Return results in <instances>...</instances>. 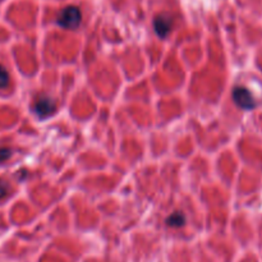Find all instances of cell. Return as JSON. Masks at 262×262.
<instances>
[{
    "label": "cell",
    "instance_id": "5",
    "mask_svg": "<svg viewBox=\"0 0 262 262\" xmlns=\"http://www.w3.org/2000/svg\"><path fill=\"white\" fill-rule=\"evenodd\" d=\"M166 224L171 228H181L186 224V217L183 212H174L166 219Z\"/></svg>",
    "mask_w": 262,
    "mask_h": 262
},
{
    "label": "cell",
    "instance_id": "6",
    "mask_svg": "<svg viewBox=\"0 0 262 262\" xmlns=\"http://www.w3.org/2000/svg\"><path fill=\"white\" fill-rule=\"evenodd\" d=\"M8 83H9V74L4 67L0 66V89L7 87Z\"/></svg>",
    "mask_w": 262,
    "mask_h": 262
},
{
    "label": "cell",
    "instance_id": "3",
    "mask_svg": "<svg viewBox=\"0 0 262 262\" xmlns=\"http://www.w3.org/2000/svg\"><path fill=\"white\" fill-rule=\"evenodd\" d=\"M56 104L51 97L46 96V95H40L35 102V112L38 117L46 118L50 117L55 113Z\"/></svg>",
    "mask_w": 262,
    "mask_h": 262
},
{
    "label": "cell",
    "instance_id": "8",
    "mask_svg": "<svg viewBox=\"0 0 262 262\" xmlns=\"http://www.w3.org/2000/svg\"><path fill=\"white\" fill-rule=\"evenodd\" d=\"M7 193H8L7 184H4V183H2V182H0V200L4 199V197L7 196Z\"/></svg>",
    "mask_w": 262,
    "mask_h": 262
},
{
    "label": "cell",
    "instance_id": "7",
    "mask_svg": "<svg viewBox=\"0 0 262 262\" xmlns=\"http://www.w3.org/2000/svg\"><path fill=\"white\" fill-rule=\"evenodd\" d=\"M10 155H12V151H10L9 148L7 147L0 148V163H2V161H5L7 159H9Z\"/></svg>",
    "mask_w": 262,
    "mask_h": 262
},
{
    "label": "cell",
    "instance_id": "4",
    "mask_svg": "<svg viewBox=\"0 0 262 262\" xmlns=\"http://www.w3.org/2000/svg\"><path fill=\"white\" fill-rule=\"evenodd\" d=\"M154 28L160 37H166L171 30V18L165 14L158 15L154 20Z\"/></svg>",
    "mask_w": 262,
    "mask_h": 262
},
{
    "label": "cell",
    "instance_id": "1",
    "mask_svg": "<svg viewBox=\"0 0 262 262\" xmlns=\"http://www.w3.org/2000/svg\"><path fill=\"white\" fill-rule=\"evenodd\" d=\"M82 20V13L79 10V8L71 5V7H67L59 13L58 15V25L60 27L67 28V30H76L79 25H81Z\"/></svg>",
    "mask_w": 262,
    "mask_h": 262
},
{
    "label": "cell",
    "instance_id": "2",
    "mask_svg": "<svg viewBox=\"0 0 262 262\" xmlns=\"http://www.w3.org/2000/svg\"><path fill=\"white\" fill-rule=\"evenodd\" d=\"M233 100L242 109L252 110L256 106L252 94L247 89H245V87H235L234 91H233Z\"/></svg>",
    "mask_w": 262,
    "mask_h": 262
}]
</instances>
